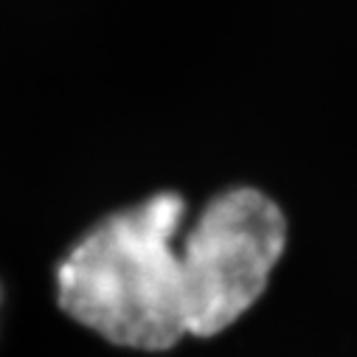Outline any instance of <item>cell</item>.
I'll list each match as a JSON object with an SVG mask.
<instances>
[{"mask_svg": "<svg viewBox=\"0 0 357 357\" xmlns=\"http://www.w3.org/2000/svg\"><path fill=\"white\" fill-rule=\"evenodd\" d=\"M189 203L158 192L87 228L54 271L56 304L116 349L163 354L186 337L177 236Z\"/></svg>", "mask_w": 357, "mask_h": 357, "instance_id": "obj_1", "label": "cell"}, {"mask_svg": "<svg viewBox=\"0 0 357 357\" xmlns=\"http://www.w3.org/2000/svg\"><path fill=\"white\" fill-rule=\"evenodd\" d=\"M287 248L282 206L256 186L214 195L177 236L189 337H217L256 307Z\"/></svg>", "mask_w": 357, "mask_h": 357, "instance_id": "obj_2", "label": "cell"}, {"mask_svg": "<svg viewBox=\"0 0 357 357\" xmlns=\"http://www.w3.org/2000/svg\"><path fill=\"white\" fill-rule=\"evenodd\" d=\"M0 304H3V287H0Z\"/></svg>", "mask_w": 357, "mask_h": 357, "instance_id": "obj_3", "label": "cell"}]
</instances>
